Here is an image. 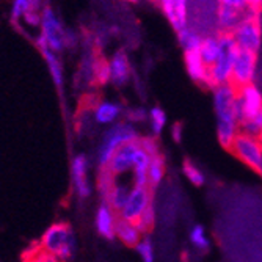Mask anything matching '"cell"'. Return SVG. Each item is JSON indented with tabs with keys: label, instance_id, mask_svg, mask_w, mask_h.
Here are the masks:
<instances>
[{
	"label": "cell",
	"instance_id": "6da1fadb",
	"mask_svg": "<svg viewBox=\"0 0 262 262\" xmlns=\"http://www.w3.org/2000/svg\"><path fill=\"white\" fill-rule=\"evenodd\" d=\"M39 247L61 262L73 257L76 251V235L68 223H55L46 229L41 237Z\"/></svg>",
	"mask_w": 262,
	"mask_h": 262
},
{
	"label": "cell",
	"instance_id": "7a4b0ae2",
	"mask_svg": "<svg viewBox=\"0 0 262 262\" xmlns=\"http://www.w3.org/2000/svg\"><path fill=\"white\" fill-rule=\"evenodd\" d=\"M137 140H140V135L132 124H129V123L113 124L107 130L105 137L102 138L99 151H98V162L101 165V170L108 163L110 157L123 145H127V143H132Z\"/></svg>",
	"mask_w": 262,
	"mask_h": 262
},
{
	"label": "cell",
	"instance_id": "3957f363",
	"mask_svg": "<svg viewBox=\"0 0 262 262\" xmlns=\"http://www.w3.org/2000/svg\"><path fill=\"white\" fill-rule=\"evenodd\" d=\"M39 49H47L54 54L61 52L66 47V32L55 11L46 7L41 11V35L38 36Z\"/></svg>",
	"mask_w": 262,
	"mask_h": 262
},
{
	"label": "cell",
	"instance_id": "277c9868",
	"mask_svg": "<svg viewBox=\"0 0 262 262\" xmlns=\"http://www.w3.org/2000/svg\"><path fill=\"white\" fill-rule=\"evenodd\" d=\"M256 66H257V54L241 49L239 55H237L234 61L231 79L228 82V85L234 90L235 94L244 86L253 83L254 76H256Z\"/></svg>",
	"mask_w": 262,
	"mask_h": 262
},
{
	"label": "cell",
	"instance_id": "5b68a950",
	"mask_svg": "<svg viewBox=\"0 0 262 262\" xmlns=\"http://www.w3.org/2000/svg\"><path fill=\"white\" fill-rule=\"evenodd\" d=\"M229 151L245 165H248L250 168H253L256 173H262V149L256 138L239 130Z\"/></svg>",
	"mask_w": 262,
	"mask_h": 262
},
{
	"label": "cell",
	"instance_id": "8992f818",
	"mask_svg": "<svg viewBox=\"0 0 262 262\" xmlns=\"http://www.w3.org/2000/svg\"><path fill=\"white\" fill-rule=\"evenodd\" d=\"M248 17L247 0H222L217 5V24L220 32H232Z\"/></svg>",
	"mask_w": 262,
	"mask_h": 262
},
{
	"label": "cell",
	"instance_id": "52a82bcc",
	"mask_svg": "<svg viewBox=\"0 0 262 262\" xmlns=\"http://www.w3.org/2000/svg\"><path fill=\"white\" fill-rule=\"evenodd\" d=\"M234 38L241 49L257 54L262 42V16L248 14V17L234 30Z\"/></svg>",
	"mask_w": 262,
	"mask_h": 262
},
{
	"label": "cell",
	"instance_id": "ba28073f",
	"mask_svg": "<svg viewBox=\"0 0 262 262\" xmlns=\"http://www.w3.org/2000/svg\"><path fill=\"white\" fill-rule=\"evenodd\" d=\"M151 204H152L151 188L148 185H145V187L134 185V188H130L127 201H126L124 207L121 209V212L118 213V217L121 220L137 225V222L143 215V212H145L148 209V206H151Z\"/></svg>",
	"mask_w": 262,
	"mask_h": 262
},
{
	"label": "cell",
	"instance_id": "9c48e42d",
	"mask_svg": "<svg viewBox=\"0 0 262 262\" xmlns=\"http://www.w3.org/2000/svg\"><path fill=\"white\" fill-rule=\"evenodd\" d=\"M235 107H237V115H239V124L257 116L262 112L260 90L254 83L244 86L235 94Z\"/></svg>",
	"mask_w": 262,
	"mask_h": 262
},
{
	"label": "cell",
	"instance_id": "30bf717a",
	"mask_svg": "<svg viewBox=\"0 0 262 262\" xmlns=\"http://www.w3.org/2000/svg\"><path fill=\"white\" fill-rule=\"evenodd\" d=\"M138 148H140V140L127 143V145H123L110 157L108 163L101 170V173H105L110 178L116 179L118 176L130 171L134 168V159H135Z\"/></svg>",
	"mask_w": 262,
	"mask_h": 262
},
{
	"label": "cell",
	"instance_id": "8fae6325",
	"mask_svg": "<svg viewBox=\"0 0 262 262\" xmlns=\"http://www.w3.org/2000/svg\"><path fill=\"white\" fill-rule=\"evenodd\" d=\"M213 108L219 116V121H234L239 124V115L235 107V93L226 83L215 90L213 94Z\"/></svg>",
	"mask_w": 262,
	"mask_h": 262
},
{
	"label": "cell",
	"instance_id": "7c38bea8",
	"mask_svg": "<svg viewBox=\"0 0 262 262\" xmlns=\"http://www.w3.org/2000/svg\"><path fill=\"white\" fill-rule=\"evenodd\" d=\"M160 8L166 16V19H168V22L171 24V27L178 33L188 29L187 2H184V0H163V2H160Z\"/></svg>",
	"mask_w": 262,
	"mask_h": 262
},
{
	"label": "cell",
	"instance_id": "4fadbf2b",
	"mask_svg": "<svg viewBox=\"0 0 262 262\" xmlns=\"http://www.w3.org/2000/svg\"><path fill=\"white\" fill-rule=\"evenodd\" d=\"M101 192L104 195V200L107 204L116 215L121 212V209L124 207L126 201H127V196L130 193V188L126 185V184H121V182H116V179L113 182H110L108 185L102 187Z\"/></svg>",
	"mask_w": 262,
	"mask_h": 262
},
{
	"label": "cell",
	"instance_id": "5bb4252c",
	"mask_svg": "<svg viewBox=\"0 0 262 262\" xmlns=\"http://www.w3.org/2000/svg\"><path fill=\"white\" fill-rule=\"evenodd\" d=\"M108 73H110V82H113L118 86L124 85L129 80L132 71L126 52L118 51L112 57V60L108 61Z\"/></svg>",
	"mask_w": 262,
	"mask_h": 262
},
{
	"label": "cell",
	"instance_id": "9a60e30c",
	"mask_svg": "<svg viewBox=\"0 0 262 262\" xmlns=\"http://www.w3.org/2000/svg\"><path fill=\"white\" fill-rule=\"evenodd\" d=\"M86 171H88V162L83 154H79L73 160V179L76 185V192L80 198H86L90 195V184L86 179Z\"/></svg>",
	"mask_w": 262,
	"mask_h": 262
},
{
	"label": "cell",
	"instance_id": "2e32d148",
	"mask_svg": "<svg viewBox=\"0 0 262 262\" xmlns=\"http://www.w3.org/2000/svg\"><path fill=\"white\" fill-rule=\"evenodd\" d=\"M116 220H118V215L107 204L99 206V209L96 212V229L104 239L112 241L115 237Z\"/></svg>",
	"mask_w": 262,
	"mask_h": 262
},
{
	"label": "cell",
	"instance_id": "e0dca14e",
	"mask_svg": "<svg viewBox=\"0 0 262 262\" xmlns=\"http://www.w3.org/2000/svg\"><path fill=\"white\" fill-rule=\"evenodd\" d=\"M184 61H185V68H187V73H188L190 79L200 83L201 86H204L206 77H207V68L203 63L200 51L184 52Z\"/></svg>",
	"mask_w": 262,
	"mask_h": 262
},
{
	"label": "cell",
	"instance_id": "ac0fdd59",
	"mask_svg": "<svg viewBox=\"0 0 262 262\" xmlns=\"http://www.w3.org/2000/svg\"><path fill=\"white\" fill-rule=\"evenodd\" d=\"M149 162H151V156L141 148H138L135 159H134V185L137 187H145L148 185V168H149Z\"/></svg>",
	"mask_w": 262,
	"mask_h": 262
},
{
	"label": "cell",
	"instance_id": "d6986e66",
	"mask_svg": "<svg viewBox=\"0 0 262 262\" xmlns=\"http://www.w3.org/2000/svg\"><path fill=\"white\" fill-rule=\"evenodd\" d=\"M121 105H118L116 102H99L94 105V121L98 124H113L121 115Z\"/></svg>",
	"mask_w": 262,
	"mask_h": 262
},
{
	"label": "cell",
	"instance_id": "ffe728a7",
	"mask_svg": "<svg viewBox=\"0 0 262 262\" xmlns=\"http://www.w3.org/2000/svg\"><path fill=\"white\" fill-rule=\"evenodd\" d=\"M115 237H118L123 244L129 247H137L138 242L141 241V232L134 223H129L126 220H121L118 217L116 220V228H115Z\"/></svg>",
	"mask_w": 262,
	"mask_h": 262
},
{
	"label": "cell",
	"instance_id": "44dd1931",
	"mask_svg": "<svg viewBox=\"0 0 262 262\" xmlns=\"http://www.w3.org/2000/svg\"><path fill=\"white\" fill-rule=\"evenodd\" d=\"M200 55H201L203 63L206 64L207 69H210L213 64L217 63L219 55H220V47H219L217 36H207V38L203 39L201 49H200Z\"/></svg>",
	"mask_w": 262,
	"mask_h": 262
},
{
	"label": "cell",
	"instance_id": "7402d4cb",
	"mask_svg": "<svg viewBox=\"0 0 262 262\" xmlns=\"http://www.w3.org/2000/svg\"><path fill=\"white\" fill-rule=\"evenodd\" d=\"M165 174V159L162 154H157L154 157H151L149 162V168H148V187L149 188H156Z\"/></svg>",
	"mask_w": 262,
	"mask_h": 262
},
{
	"label": "cell",
	"instance_id": "603a6c76",
	"mask_svg": "<svg viewBox=\"0 0 262 262\" xmlns=\"http://www.w3.org/2000/svg\"><path fill=\"white\" fill-rule=\"evenodd\" d=\"M237 134H239V124H237V123H234V121H219L217 135H219L220 145L225 149L229 151V148H231Z\"/></svg>",
	"mask_w": 262,
	"mask_h": 262
},
{
	"label": "cell",
	"instance_id": "cb8c5ba5",
	"mask_svg": "<svg viewBox=\"0 0 262 262\" xmlns=\"http://www.w3.org/2000/svg\"><path fill=\"white\" fill-rule=\"evenodd\" d=\"M41 52L47 63V68H49L51 77L54 79L55 85L60 86L63 83V66H61V61L58 60V55L51 51H47V49H41Z\"/></svg>",
	"mask_w": 262,
	"mask_h": 262
},
{
	"label": "cell",
	"instance_id": "d4e9b609",
	"mask_svg": "<svg viewBox=\"0 0 262 262\" xmlns=\"http://www.w3.org/2000/svg\"><path fill=\"white\" fill-rule=\"evenodd\" d=\"M179 44L184 47V52H192V51H200L203 44V36L196 33L195 30L185 29L178 33Z\"/></svg>",
	"mask_w": 262,
	"mask_h": 262
},
{
	"label": "cell",
	"instance_id": "484cf974",
	"mask_svg": "<svg viewBox=\"0 0 262 262\" xmlns=\"http://www.w3.org/2000/svg\"><path fill=\"white\" fill-rule=\"evenodd\" d=\"M182 171L187 176V179L192 182L193 185L201 187L204 184V174H203V171L198 168V166L192 160H188V159L184 160V163H182Z\"/></svg>",
	"mask_w": 262,
	"mask_h": 262
},
{
	"label": "cell",
	"instance_id": "4316f807",
	"mask_svg": "<svg viewBox=\"0 0 262 262\" xmlns=\"http://www.w3.org/2000/svg\"><path fill=\"white\" fill-rule=\"evenodd\" d=\"M154 223H156V210H154V206H148V209L143 212V215L140 217V220L137 222V228L138 231L143 234H149L154 228Z\"/></svg>",
	"mask_w": 262,
	"mask_h": 262
},
{
	"label": "cell",
	"instance_id": "83f0119b",
	"mask_svg": "<svg viewBox=\"0 0 262 262\" xmlns=\"http://www.w3.org/2000/svg\"><path fill=\"white\" fill-rule=\"evenodd\" d=\"M190 241H192V244L203 253L209 251V241H207V237H206V231L201 225H195L192 228V231H190Z\"/></svg>",
	"mask_w": 262,
	"mask_h": 262
},
{
	"label": "cell",
	"instance_id": "f1b7e54d",
	"mask_svg": "<svg viewBox=\"0 0 262 262\" xmlns=\"http://www.w3.org/2000/svg\"><path fill=\"white\" fill-rule=\"evenodd\" d=\"M149 121H151V129L154 132V135H159L166 123V115L160 107H154L149 110Z\"/></svg>",
	"mask_w": 262,
	"mask_h": 262
},
{
	"label": "cell",
	"instance_id": "f546056e",
	"mask_svg": "<svg viewBox=\"0 0 262 262\" xmlns=\"http://www.w3.org/2000/svg\"><path fill=\"white\" fill-rule=\"evenodd\" d=\"M239 127H242L244 134H247V135H250L253 138H257V135L262 132V112L257 116L251 118V120L241 123Z\"/></svg>",
	"mask_w": 262,
	"mask_h": 262
},
{
	"label": "cell",
	"instance_id": "4dcf8cb0",
	"mask_svg": "<svg viewBox=\"0 0 262 262\" xmlns=\"http://www.w3.org/2000/svg\"><path fill=\"white\" fill-rule=\"evenodd\" d=\"M38 5V2H32V0H16L13 4V10H11V16L13 19H22L32 8H35Z\"/></svg>",
	"mask_w": 262,
	"mask_h": 262
},
{
	"label": "cell",
	"instance_id": "1f68e13d",
	"mask_svg": "<svg viewBox=\"0 0 262 262\" xmlns=\"http://www.w3.org/2000/svg\"><path fill=\"white\" fill-rule=\"evenodd\" d=\"M135 248H137V251H138L143 262H154V247H152V244H151V241L148 239V237L141 239Z\"/></svg>",
	"mask_w": 262,
	"mask_h": 262
},
{
	"label": "cell",
	"instance_id": "d6a6232c",
	"mask_svg": "<svg viewBox=\"0 0 262 262\" xmlns=\"http://www.w3.org/2000/svg\"><path fill=\"white\" fill-rule=\"evenodd\" d=\"M26 262H61V260L49 253H46L41 247H38L27 254Z\"/></svg>",
	"mask_w": 262,
	"mask_h": 262
},
{
	"label": "cell",
	"instance_id": "836d02e7",
	"mask_svg": "<svg viewBox=\"0 0 262 262\" xmlns=\"http://www.w3.org/2000/svg\"><path fill=\"white\" fill-rule=\"evenodd\" d=\"M173 140L176 141V143H181V138H182V124L181 123H176L174 126H173Z\"/></svg>",
	"mask_w": 262,
	"mask_h": 262
},
{
	"label": "cell",
	"instance_id": "e575fe53",
	"mask_svg": "<svg viewBox=\"0 0 262 262\" xmlns=\"http://www.w3.org/2000/svg\"><path fill=\"white\" fill-rule=\"evenodd\" d=\"M256 140H257V143H259V146H260V149H262V132H260V134L257 135V138H256Z\"/></svg>",
	"mask_w": 262,
	"mask_h": 262
}]
</instances>
